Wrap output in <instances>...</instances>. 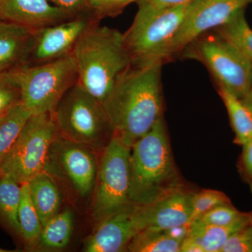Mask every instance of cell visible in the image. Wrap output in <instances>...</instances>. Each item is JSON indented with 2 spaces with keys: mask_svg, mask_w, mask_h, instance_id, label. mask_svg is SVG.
<instances>
[{
  "mask_svg": "<svg viewBox=\"0 0 252 252\" xmlns=\"http://www.w3.org/2000/svg\"><path fill=\"white\" fill-rule=\"evenodd\" d=\"M251 212H252V211Z\"/></svg>",
  "mask_w": 252,
  "mask_h": 252,
  "instance_id": "74e56055",
  "label": "cell"
},
{
  "mask_svg": "<svg viewBox=\"0 0 252 252\" xmlns=\"http://www.w3.org/2000/svg\"><path fill=\"white\" fill-rule=\"evenodd\" d=\"M138 0H86L85 12L97 21L105 18H114Z\"/></svg>",
  "mask_w": 252,
  "mask_h": 252,
  "instance_id": "f1b7e54d",
  "label": "cell"
},
{
  "mask_svg": "<svg viewBox=\"0 0 252 252\" xmlns=\"http://www.w3.org/2000/svg\"><path fill=\"white\" fill-rule=\"evenodd\" d=\"M189 3L165 9L139 5L133 22L123 34L132 66L145 67L166 62L169 47Z\"/></svg>",
  "mask_w": 252,
  "mask_h": 252,
  "instance_id": "5b68a950",
  "label": "cell"
},
{
  "mask_svg": "<svg viewBox=\"0 0 252 252\" xmlns=\"http://www.w3.org/2000/svg\"><path fill=\"white\" fill-rule=\"evenodd\" d=\"M14 69L0 71V116L22 103Z\"/></svg>",
  "mask_w": 252,
  "mask_h": 252,
  "instance_id": "484cf974",
  "label": "cell"
},
{
  "mask_svg": "<svg viewBox=\"0 0 252 252\" xmlns=\"http://www.w3.org/2000/svg\"><path fill=\"white\" fill-rule=\"evenodd\" d=\"M32 34L29 28L0 21V71L24 65Z\"/></svg>",
  "mask_w": 252,
  "mask_h": 252,
  "instance_id": "2e32d148",
  "label": "cell"
},
{
  "mask_svg": "<svg viewBox=\"0 0 252 252\" xmlns=\"http://www.w3.org/2000/svg\"><path fill=\"white\" fill-rule=\"evenodd\" d=\"M75 16L54 6L49 0H0V21L16 23L32 31Z\"/></svg>",
  "mask_w": 252,
  "mask_h": 252,
  "instance_id": "5bb4252c",
  "label": "cell"
},
{
  "mask_svg": "<svg viewBox=\"0 0 252 252\" xmlns=\"http://www.w3.org/2000/svg\"><path fill=\"white\" fill-rule=\"evenodd\" d=\"M96 23L99 22L84 12L64 22L32 31L24 65H38L72 54L81 36Z\"/></svg>",
  "mask_w": 252,
  "mask_h": 252,
  "instance_id": "7c38bea8",
  "label": "cell"
},
{
  "mask_svg": "<svg viewBox=\"0 0 252 252\" xmlns=\"http://www.w3.org/2000/svg\"><path fill=\"white\" fill-rule=\"evenodd\" d=\"M220 252H252V221L232 235Z\"/></svg>",
  "mask_w": 252,
  "mask_h": 252,
  "instance_id": "f546056e",
  "label": "cell"
},
{
  "mask_svg": "<svg viewBox=\"0 0 252 252\" xmlns=\"http://www.w3.org/2000/svg\"><path fill=\"white\" fill-rule=\"evenodd\" d=\"M20 237L28 249H36L42 223L30 194L29 185H21V195L18 210Z\"/></svg>",
  "mask_w": 252,
  "mask_h": 252,
  "instance_id": "44dd1931",
  "label": "cell"
},
{
  "mask_svg": "<svg viewBox=\"0 0 252 252\" xmlns=\"http://www.w3.org/2000/svg\"><path fill=\"white\" fill-rule=\"evenodd\" d=\"M181 243L167 236L163 230L147 228L131 240L127 252H180Z\"/></svg>",
  "mask_w": 252,
  "mask_h": 252,
  "instance_id": "d4e9b609",
  "label": "cell"
},
{
  "mask_svg": "<svg viewBox=\"0 0 252 252\" xmlns=\"http://www.w3.org/2000/svg\"><path fill=\"white\" fill-rule=\"evenodd\" d=\"M74 228V215L69 209L60 211L42 225L36 249L61 251L69 245Z\"/></svg>",
  "mask_w": 252,
  "mask_h": 252,
  "instance_id": "d6986e66",
  "label": "cell"
},
{
  "mask_svg": "<svg viewBox=\"0 0 252 252\" xmlns=\"http://www.w3.org/2000/svg\"><path fill=\"white\" fill-rule=\"evenodd\" d=\"M231 203L230 199L223 192L212 189H203L194 192L192 198V215L190 223L221 204Z\"/></svg>",
  "mask_w": 252,
  "mask_h": 252,
  "instance_id": "83f0119b",
  "label": "cell"
},
{
  "mask_svg": "<svg viewBox=\"0 0 252 252\" xmlns=\"http://www.w3.org/2000/svg\"><path fill=\"white\" fill-rule=\"evenodd\" d=\"M32 115L21 103L0 116V164Z\"/></svg>",
  "mask_w": 252,
  "mask_h": 252,
  "instance_id": "7402d4cb",
  "label": "cell"
},
{
  "mask_svg": "<svg viewBox=\"0 0 252 252\" xmlns=\"http://www.w3.org/2000/svg\"><path fill=\"white\" fill-rule=\"evenodd\" d=\"M252 221V212L235 223L224 226L200 224H189V235L201 247L204 252H220L228 239L238 230Z\"/></svg>",
  "mask_w": 252,
  "mask_h": 252,
  "instance_id": "ac0fdd59",
  "label": "cell"
},
{
  "mask_svg": "<svg viewBox=\"0 0 252 252\" xmlns=\"http://www.w3.org/2000/svg\"><path fill=\"white\" fill-rule=\"evenodd\" d=\"M248 213V212H240L231 203L221 204L214 207L193 222L200 224L224 226L241 220Z\"/></svg>",
  "mask_w": 252,
  "mask_h": 252,
  "instance_id": "4316f807",
  "label": "cell"
},
{
  "mask_svg": "<svg viewBox=\"0 0 252 252\" xmlns=\"http://www.w3.org/2000/svg\"><path fill=\"white\" fill-rule=\"evenodd\" d=\"M72 55L77 82L103 104L119 78L132 66L123 33L99 23L86 30Z\"/></svg>",
  "mask_w": 252,
  "mask_h": 252,
  "instance_id": "3957f363",
  "label": "cell"
},
{
  "mask_svg": "<svg viewBox=\"0 0 252 252\" xmlns=\"http://www.w3.org/2000/svg\"><path fill=\"white\" fill-rule=\"evenodd\" d=\"M252 0H193L189 4L185 18L174 36L167 61L180 54L186 46L211 30L223 26Z\"/></svg>",
  "mask_w": 252,
  "mask_h": 252,
  "instance_id": "8fae6325",
  "label": "cell"
},
{
  "mask_svg": "<svg viewBox=\"0 0 252 252\" xmlns=\"http://www.w3.org/2000/svg\"><path fill=\"white\" fill-rule=\"evenodd\" d=\"M241 155L239 158L238 167L242 178L250 186L252 192V139L242 146Z\"/></svg>",
  "mask_w": 252,
  "mask_h": 252,
  "instance_id": "4dcf8cb0",
  "label": "cell"
},
{
  "mask_svg": "<svg viewBox=\"0 0 252 252\" xmlns=\"http://www.w3.org/2000/svg\"><path fill=\"white\" fill-rule=\"evenodd\" d=\"M180 54L184 59L203 63L219 87L224 88L240 99L248 92L252 80V63L215 32L199 36Z\"/></svg>",
  "mask_w": 252,
  "mask_h": 252,
  "instance_id": "52a82bcc",
  "label": "cell"
},
{
  "mask_svg": "<svg viewBox=\"0 0 252 252\" xmlns=\"http://www.w3.org/2000/svg\"><path fill=\"white\" fill-rule=\"evenodd\" d=\"M21 195V185L0 175V218L19 236L18 210Z\"/></svg>",
  "mask_w": 252,
  "mask_h": 252,
  "instance_id": "cb8c5ba5",
  "label": "cell"
},
{
  "mask_svg": "<svg viewBox=\"0 0 252 252\" xmlns=\"http://www.w3.org/2000/svg\"><path fill=\"white\" fill-rule=\"evenodd\" d=\"M99 154L84 144L59 135L50 147L44 171L80 198L94 192Z\"/></svg>",
  "mask_w": 252,
  "mask_h": 252,
  "instance_id": "30bf717a",
  "label": "cell"
},
{
  "mask_svg": "<svg viewBox=\"0 0 252 252\" xmlns=\"http://www.w3.org/2000/svg\"><path fill=\"white\" fill-rule=\"evenodd\" d=\"M51 4L74 16L85 12L86 0H49Z\"/></svg>",
  "mask_w": 252,
  "mask_h": 252,
  "instance_id": "1f68e13d",
  "label": "cell"
},
{
  "mask_svg": "<svg viewBox=\"0 0 252 252\" xmlns=\"http://www.w3.org/2000/svg\"><path fill=\"white\" fill-rule=\"evenodd\" d=\"M59 135L53 113L33 114L0 164V175L19 185L44 171L53 141Z\"/></svg>",
  "mask_w": 252,
  "mask_h": 252,
  "instance_id": "ba28073f",
  "label": "cell"
},
{
  "mask_svg": "<svg viewBox=\"0 0 252 252\" xmlns=\"http://www.w3.org/2000/svg\"><path fill=\"white\" fill-rule=\"evenodd\" d=\"M21 102L32 114L53 113L60 100L77 84L78 72L72 54L34 66L15 68Z\"/></svg>",
  "mask_w": 252,
  "mask_h": 252,
  "instance_id": "8992f818",
  "label": "cell"
},
{
  "mask_svg": "<svg viewBox=\"0 0 252 252\" xmlns=\"http://www.w3.org/2000/svg\"><path fill=\"white\" fill-rule=\"evenodd\" d=\"M162 66H131L104 103L114 135L130 148L162 117Z\"/></svg>",
  "mask_w": 252,
  "mask_h": 252,
  "instance_id": "6da1fadb",
  "label": "cell"
},
{
  "mask_svg": "<svg viewBox=\"0 0 252 252\" xmlns=\"http://www.w3.org/2000/svg\"><path fill=\"white\" fill-rule=\"evenodd\" d=\"M194 192L185 186L152 205L144 206L147 228L164 230L190 224Z\"/></svg>",
  "mask_w": 252,
  "mask_h": 252,
  "instance_id": "9a60e30c",
  "label": "cell"
},
{
  "mask_svg": "<svg viewBox=\"0 0 252 252\" xmlns=\"http://www.w3.org/2000/svg\"><path fill=\"white\" fill-rule=\"evenodd\" d=\"M165 234L176 241L182 243L189 233V224L177 225L163 230Z\"/></svg>",
  "mask_w": 252,
  "mask_h": 252,
  "instance_id": "836d02e7",
  "label": "cell"
},
{
  "mask_svg": "<svg viewBox=\"0 0 252 252\" xmlns=\"http://www.w3.org/2000/svg\"><path fill=\"white\" fill-rule=\"evenodd\" d=\"M245 9L242 10L215 32L233 44L252 63V29L245 18Z\"/></svg>",
  "mask_w": 252,
  "mask_h": 252,
  "instance_id": "603a6c76",
  "label": "cell"
},
{
  "mask_svg": "<svg viewBox=\"0 0 252 252\" xmlns=\"http://www.w3.org/2000/svg\"><path fill=\"white\" fill-rule=\"evenodd\" d=\"M185 186L160 118L130 148L131 202L147 206Z\"/></svg>",
  "mask_w": 252,
  "mask_h": 252,
  "instance_id": "7a4b0ae2",
  "label": "cell"
},
{
  "mask_svg": "<svg viewBox=\"0 0 252 252\" xmlns=\"http://www.w3.org/2000/svg\"><path fill=\"white\" fill-rule=\"evenodd\" d=\"M241 100L252 114V80L248 92L244 95Z\"/></svg>",
  "mask_w": 252,
  "mask_h": 252,
  "instance_id": "d590c367",
  "label": "cell"
},
{
  "mask_svg": "<svg viewBox=\"0 0 252 252\" xmlns=\"http://www.w3.org/2000/svg\"><path fill=\"white\" fill-rule=\"evenodd\" d=\"M144 206L132 204L97 223L86 239V252H127L129 244L137 233L147 228Z\"/></svg>",
  "mask_w": 252,
  "mask_h": 252,
  "instance_id": "4fadbf2b",
  "label": "cell"
},
{
  "mask_svg": "<svg viewBox=\"0 0 252 252\" xmlns=\"http://www.w3.org/2000/svg\"><path fill=\"white\" fill-rule=\"evenodd\" d=\"M60 135L100 154L114 131L104 104L79 84L65 93L53 112Z\"/></svg>",
  "mask_w": 252,
  "mask_h": 252,
  "instance_id": "277c9868",
  "label": "cell"
},
{
  "mask_svg": "<svg viewBox=\"0 0 252 252\" xmlns=\"http://www.w3.org/2000/svg\"><path fill=\"white\" fill-rule=\"evenodd\" d=\"M130 148L114 135L99 154L92 216L97 223L133 204L130 198Z\"/></svg>",
  "mask_w": 252,
  "mask_h": 252,
  "instance_id": "9c48e42d",
  "label": "cell"
},
{
  "mask_svg": "<svg viewBox=\"0 0 252 252\" xmlns=\"http://www.w3.org/2000/svg\"><path fill=\"white\" fill-rule=\"evenodd\" d=\"M12 250H5V249L0 248V252H12Z\"/></svg>",
  "mask_w": 252,
  "mask_h": 252,
  "instance_id": "8d00e7d4",
  "label": "cell"
},
{
  "mask_svg": "<svg viewBox=\"0 0 252 252\" xmlns=\"http://www.w3.org/2000/svg\"><path fill=\"white\" fill-rule=\"evenodd\" d=\"M219 94L229 117L235 133L234 143L243 146L252 139V114L241 99L224 88L219 87Z\"/></svg>",
  "mask_w": 252,
  "mask_h": 252,
  "instance_id": "ffe728a7",
  "label": "cell"
},
{
  "mask_svg": "<svg viewBox=\"0 0 252 252\" xmlns=\"http://www.w3.org/2000/svg\"><path fill=\"white\" fill-rule=\"evenodd\" d=\"M180 252H204L203 249L188 235L182 242Z\"/></svg>",
  "mask_w": 252,
  "mask_h": 252,
  "instance_id": "e575fe53",
  "label": "cell"
},
{
  "mask_svg": "<svg viewBox=\"0 0 252 252\" xmlns=\"http://www.w3.org/2000/svg\"><path fill=\"white\" fill-rule=\"evenodd\" d=\"M193 0H138L137 3L141 6H150L156 9L175 7L188 4Z\"/></svg>",
  "mask_w": 252,
  "mask_h": 252,
  "instance_id": "d6a6232c",
  "label": "cell"
},
{
  "mask_svg": "<svg viewBox=\"0 0 252 252\" xmlns=\"http://www.w3.org/2000/svg\"><path fill=\"white\" fill-rule=\"evenodd\" d=\"M28 185L32 200L43 225L61 211L62 198L57 181L44 170L30 180Z\"/></svg>",
  "mask_w": 252,
  "mask_h": 252,
  "instance_id": "e0dca14e",
  "label": "cell"
}]
</instances>
